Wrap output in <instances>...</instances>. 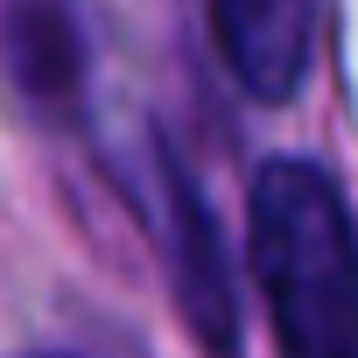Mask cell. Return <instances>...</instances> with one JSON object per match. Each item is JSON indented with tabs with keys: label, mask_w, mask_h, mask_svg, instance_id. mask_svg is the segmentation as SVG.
<instances>
[{
	"label": "cell",
	"mask_w": 358,
	"mask_h": 358,
	"mask_svg": "<svg viewBox=\"0 0 358 358\" xmlns=\"http://www.w3.org/2000/svg\"><path fill=\"white\" fill-rule=\"evenodd\" d=\"M155 239L169 260L176 316L190 323L204 358H239V281H232L225 232H218L204 190L190 183V169L176 162V148L162 134H155Z\"/></svg>",
	"instance_id": "obj_2"
},
{
	"label": "cell",
	"mask_w": 358,
	"mask_h": 358,
	"mask_svg": "<svg viewBox=\"0 0 358 358\" xmlns=\"http://www.w3.org/2000/svg\"><path fill=\"white\" fill-rule=\"evenodd\" d=\"M36 358H71V351H36Z\"/></svg>",
	"instance_id": "obj_5"
},
{
	"label": "cell",
	"mask_w": 358,
	"mask_h": 358,
	"mask_svg": "<svg viewBox=\"0 0 358 358\" xmlns=\"http://www.w3.org/2000/svg\"><path fill=\"white\" fill-rule=\"evenodd\" d=\"M211 36L232 64V78L281 106L302 92L309 78V50H316V0H211Z\"/></svg>",
	"instance_id": "obj_3"
},
{
	"label": "cell",
	"mask_w": 358,
	"mask_h": 358,
	"mask_svg": "<svg viewBox=\"0 0 358 358\" xmlns=\"http://www.w3.org/2000/svg\"><path fill=\"white\" fill-rule=\"evenodd\" d=\"M246 267L281 358H358V218L309 155H274L246 190Z\"/></svg>",
	"instance_id": "obj_1"
},
{
	"label": "cell",
	"mask_w": 358,
	"mask_h": 358,
	"mask_svg": "<svg viewBox=\"0 0 358 358\" xmlns=\"http://www.w3.org/2000/svg\"><path fill=\"white\" fill-rule=\"evenodd\" d=\"M0 57H8V78L29 106H43V113L78 106V92H85V29L71 15V0H8Z\"/></svg>",
	"instance_id": "obj_4"
}]
</instances>
